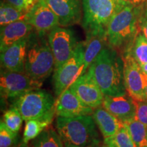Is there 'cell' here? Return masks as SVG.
Wrapping results in <instances>:
<instances>
[{
    "instance_id": "cell-25",
    "label": "cell",
    "mask_w": 147,
    "mask_h": 147,
    "mask_svg": "<svg viewBox=\"0 0 147 147\" xmlns=\"http://www.w3.org/2000/svg\"><path fill=\"white\" fill-rule=\"evenodd\" d=\"M104 142L110 143L116 147H137L125 125L115 136L104 139Z\"/></svg>"
},
{
    "instance_id": "cell-11",
    "label": "cell",
    "mask_w": 147,
    "mask_h": 147,
    "mask_svg": "<svg viewBox=\"0 0 147 147\" xmlns=\"http://www.w3.org/2000/svg\"><path fill=\"white\" fill-rule=\"evenodd\" d=\"M69 88L82 102L93 109L102 105L104 93L88 72L79 77Z\"/></svg>"
},
{
    "instance_id": "cell-3",
    "label": "cell",
    "mask_w": 147,
    "mask_h": 147,
    "mask_svg": "<svg viewBox=\"0 0 147 147\" xmlns=\"http://www.w3.org/2000/svg\"><path fill=\"white\" fill-rule=\"evenodd\" d=\"M45 36L34 32L30 35L25 64V72L41 82L55 69L54 56Z\"/></svg>"
},
{
    "instance_id": "cell-19",
    "label": "cell",
    "mask_w": 147,
    "mask_h": 147,
    "mask_svg": "<svg viewBox=\"0 0 147 147\" xmlns=\"http://www.w3.org/2000/svg\"><path fill=\"white\" fill-rule=\"evenodd\" d=\"M106 42H107L106 36H94L87 38V41L84 43V73L87 72L91 64L105 47Z\"/></svg>"
},
{
    "instance_id": "cell-1",
    "label": "cell",
    "mask_w": 147,
    "mask_h": 147,
    "mask_svg": "<svg viewBox=\"0 0 147 147\" xmlns=\"http://www.w3.org/2000/svg\"><path fill=\"white\" fill-rule=\"evenodd\" d=\"M91 75L104 95H122L127 93L124 80L123 60L117 51L104 47L89 66Z\"/></svg>"
},
{
    "instance_id": "cell-38",
    "label": "cell",
    "mask_w": 147,
    "mask_h": 147,
    "mask_svg": "<svg viewBox=\"0 0 147 147\" xmlns=\"http://www.w3.org/2000/svg\"><path fill=\"white\" fill-rule=\"evenodd\" d=\"M91 147H97V146H91Z\"/></svg>"
},
{
    "instance_id": "cell-28",
    "label": "cell",
    "mask_w": 147,
    "mask_h": 147,
    "mask_svg": "<svg viewBox=\"0 0 147 147\" xmlns=\"http://www.w3.org/2000/svg\"><path fill=\"white\" fill-rule=\"evenodd\" d=\"M136 105L135 118L147 127V101L134 99Z\"/></svg>"
},
{
    "instance_id": "cell-18",
    "label": "cell",
    "mask_w": 147,
    "mask_h": 147,
    "mask_svg": "<svg viewBox=\"0 0 147 147\" xmlns=\"http://www.w3.org/2000/svg\"><path fill=\"white\" fill-rule=\"evenodd\" d=\"M92 117L104 139L115 136L117 131L124 126L123 122L103 107L95 108Z\"/></svg>"
},
{
    "instance_id": "cell-33",
    "label": "cell",
    "mask_w": 147,
    "mask_h": 147,
    "mask_svg": "<svg viewBox=\"0 0 147 147\" xmlns=\"http://www.w3.org/2000/svg\"><path fill=\"white\" fill-rule=\"evenodd\" d=\"M144 0H129V2L131 4H133L135 6H137V5H139Z\"/></svg>"
},
{
    "instance_id": "cell-26",
    "label": "cell",
    "mask_w": 147,
    "mask_h": 147,
    "mask_svg": "<svg viewBox=\"0 0 147 147\" xmlns=\"http://www.w3.org/2000/svg\"><path fill=\"white\" fill-rule=\"evenodd\" d=\"M23 121V119L21 113L14 106H11L3 114V121L4 123L16 133H18L21 129Z\"/></svg>"
},
{
    "instance_id": "cell-14",
    "label": "cell",
    "mask_w": 147,
    "mask_h": 147,
    "mask_svg": "<svg viewBox=\"0 0 147 147\" xmlns=\"http://www.w3.org/2000/svg\"><path fill=\"white\" fill-rule=\"evenodd\" d=\"M93 110L82 102L68 88L59 97L56 106V115L57 117L72 118L93 115Z\"/></svg>"
},
{
    "instance_id": "cell-21",
    "label": "cell",
    "mask_w": 147,
    "mask_h": 147,
    "mask_svg": "<svg viewBox=\"0 0 147 147\" xmlns=\"http://www.w3.org/2000/svg\"><path fill=\"white\" fill-rule=\"evenodd\" d=\"M29 147H63L62 139L54 128L49 126L32 140Z\"/></svg>"
},
{
    "instance_id": "cell-30",
    "label": "cell",
    "mask_w": 147,
    "mask_h": 147,
    "mask_svg": "<svg viewBox=\"0 0 147 147\" xmlns=\"http://www.w3.org/2000/svg\"><path fill=\"white\" fill-rule=\"evenodd\" d=\"M139 26L142 33L147 40V9L139 18Z\"/></svg>"
},
{
    "instance_id": "cell-16",
    "label": "cell",
    "mask_w": 147,
    "mask_h": 147,
    "mask_svg": "<svg viewBox=\"0 0 147 147\" xmlns=\"http://www.w3.org/2000/svg\"><path fill=\"white\" fill-rule=\"evenodd\" d=\"M46 1L57 16L61 26H69L80 21V0H46Z\"/></svg>"
},
{
    "instance_id": "cell-15",
    "label": "cell",
    "mask_w": 147,
    "mask_h": 147,
    "mask_svg": "<svg viewBox=\"0 0 147 147\" xmlns=\"http://www.w3.org/2000/svg\"><path fill=\"white\" fill-rule=\"evenodd\" d=\"M102 106L122 122L136 117L134 99L128 93L122 95H104Z\"/></svg>"
},
{
    "instance_id": "cell-6",
    "label": "cell",
    "mask_w": 147,
    "mask_h": 147,
    "mask_svg": "<svg viewBox=\"0 0 147 147\" xmlns=\"http://www.w3.org/2000/svg\"><path fill=\"white\" fill-rule=\"evenodd\" d=\"M56 102L49 92L44 89L33 90L14 99L12 106L16 108L23 120L53 119L56 114Z\"/></svg>"
},
{
    "instance_id": "cell-31",
    "label": "cell",
    "mask_w": 147,
    "mask_h": 147,
    "mask_svg": "<svg viewBox=\"0 0 147 147\" xmlns=\"http://www.w3.org/2000/svg\"><path fill=\"white\" fill-rule=\"evenodd\" d=\"M142 76L143 83H144V93H145V100L147 101V75L142 71Z\"/></svg>"
},
{
    "instance_id": "cell-5",
    "label": "cell",
    "mask_w": 147,
    "mask_h": 147,
    "mask_svg": "<svg viewBox=\"0 0 147 147\" xmlns=\"http://www.w3.org/2000/svg\"><path fill=\"white\" fill-rule=\"evenodd\" d=\"M82 27L87 38L106 37L108 24L117 10L115 0H82Z\"/></svg>"
},
{
    "instance_id": "cell-10",
    "label": "cell",
    "mask_w": 147,
    "mask_h": 147,
    "mask_svg": "<svg viewBox=\"0 0 147 147\" xmlns=\"http://www.w3.org/2000/svg\"><path fill=\"white\" fill-rule=\"evenodd\" d=\"M38 34L45 35L59 25L57 16L46 0H39L27 12L26 19Z\"/></svg>"
},
{
    "instance_id": "cell-7",
    "label": "cell",
    "mask_w": 147,
    "mask_h": 147,
    "mask_svg": "<svg viewBox=\"0 0 147 147\" xmlns=\"http://www.w3.org/2000/svg\"><path fill=\"white\" fill-rule=\"evenodd\" d=\"M84 74V44L79 42L71 57L54 71L53 82L55 95L59 97Z\"/></svg>"
},
{
    "instance_id": "cell-29",
    "label": "cell",
    "mask_w": 147,
    "mask_h": 147,
    "mask_svg": "<svg viewBox=\"0 0 147 147\" xmlns=\"http://www.w3.org/2000/svg\"><path fill=\"white\" fill-rule=\"evenodd\" d=\"M20 10L28 12L39 0H5Z\"/></svg>"
},
{
    "instance_id": "cell-34",
    "label": "cell",
    "mask_w": 147,
    "mask_h": 147,
    "mask_svg": "<svg viewBox=\"0 0 147 147\" xmlns=\"http://www.w3.org/2000/svg\"><path fill=\"white\" fill-rule=\"evenodd\" d=\"M140 66L141 70L147 75V63L140 64Z\"/></svg>"
},
{
    "instance_id": "cell-12",
    "label": "cell",
    "mask_w": 147,
    "mask_h": 147,
    "mask_svg": "<svg viewBox=\"0 0 147 147\" xmlns=\"http://www.w3.org/2000/svg\"><path fill=\"white\" fill-rule=\"evenodd\" d=\"M124 63V80L127 92L133 99L145 100L142 70L138 63L129 52L125 53L123 58Z\"/></svg>"
},
{
    "instance_id": "cell-32",
    "label": "cell",
    "mask_w": 147,
    "mask_h": 147,
    "mask_svg": "<svg viewBox=\"0 0 147 147\" xmlns=\"http://www.w3.org/2000/svg\"><path fill=\"white\" fill-rule=\"evenodd\" d=\"M116 5H117V8H120V7L123 6V5L130 3L129 0H115Z\"/></svg>"
},
{
    "instance_id": "cell-23",
    "label": "cell",
    "mask_w": 147,
    "mask_h": 147,
    "mask_svg": "<svg viewBox=\"0 0 147 147\" xmlns=\"http://www.w3.org/2000/svg\"><path fill=\"white\" fill-rule=\"evenodd\" d=\"M137 147H147V127L136 118L124 122Z\"/></svg>"
},
{
    "instance_id": "cell-37",
    "label": "cell",
    "mask_w": 147,
    "mask_h": 147,
    "mask_svg": "<svg viewBox=\"0 0 147 147\" xmlns=\"http://www.w3.org/2000/svg\"><path fill=\"white\" fill-rule=\"evenodd\" d=\"M102 147H116V146H114L113 144H110V143H105V142H104V146H103Z\"/></svg>"
},
{
    "instance_id": "cell-24",
    "label": "cell",
    "mask_w": 147,
    "mask_h": 147,
    "mask_svg": "<svg viewBox=\"0 0 147 147\" xmlns=\"http://www.w3.org/2000/svg\"><path fill=\"white\" fill-rule=\"evenodd\" d=\"M126 52L129 53L139 65L147 63V40L142 32L137 34L131 46Z\"/></svg>"
},
{
    "instance_id": "cell-4",
    "label": "cell",
    "mask_w": 147,
    "mask_h": 147,
    "mask_svg": "<svg viewBox=\"0 0 147 147\" xmlns=\"http://www.w3.org/2000/svg\"><path fill=\"white\" fill-rule=\"evenodd\" d=\"M94 119L91 115L67 118L57 117L56 129L64 142L80 146H97L100 142Z\"/></svg>"
},
{
    "instance_id": "cell-35",
    "label": "cell",
    "mask_w": 147,
    "mask_h": 147,
    "mask_svg": "<svg viewBox=\"0 0 147 147\" xmlns=\"http://www.w3.org/2000/svg\"><path fill=\"white\" fill-rule=\"evenodd\" d=\"M65 143V147H91V146H77V145L71 144V143L69 142H64Z\"/></svg>"
},
{
    "instance_id": "cell-9",
    "label": "cell",
    "mask_w": 147,
    "mask_h": 147,
    "mask_svg": "<svg viewBox=\"0 0 147 147\" xmlns=\"http://www.w3.org/2000/svg\"><path fill=\"white\" fill-rule=\"evenodd\" d=\"M48 41L55 59V70L70 59L78 42L71 29L57 27L48 34Z\"/></svg>"
},
{
    "instance_id": "cell-17",
    "label": "cell",
    "mask_w": 147,
    "mask_h": 147,
    "mask_svg": "<svg viewBox=\"0 0 147 147\" xmlns=\"http://www.w3.org/2000/svg\"><path fill=\"white\" fill-rule=\"evenodd\" d=\"M34 27L25 21H16L1 27L0 51L2 52L7 48L23 38L30 36Z\"/></svg>"
},
{
    "instance_id": "cell-20",
    "label": "cell",
    "mask_w": 147,
    "mask_h": 147,
    "mask_svg": "<svg viewBox=\"0 0 147 147\" xmlns=\"http://www.w3.org/2000/svg\"><path fill=\"white\" fill-rule=\"evenodd\" d=\"M53 119H35L25 121L23 141L28 144L29 141L38 137L46 128L50 125Z\"/></svg>"
},
{
    "instance_id": "cell-27",
    "label": "cell",
    "mask_w": 147,
    "mask_h": 147,
    "mask_svg": "<svg viewBox=\"0 0 147 147\" xmlns=\"http://www.w3.org/2000/svg\"><path fill=\"white\" fill-rule=\"evenodd\" d=\"M18 133L8 128L1 120L0 123V147H14L17 145Z\"/></svg>"
},
{
    "instance_id": "cell-36",
    "label": "cell",
    "mask_w": 147,
    "mask_h": 147,
    "mask_svg": "<svg viewBox=\"0 0 147 147\" xmlns=\"http://www.w3.org/2000/svg\"><path fill=\"white\" fill-rule=\"evenodd\" d=\"M14 147H29L28 145H27V144H26V143L23 142V141L21 143H18V144L16 145V146H14Z\"/></svg>"
},
{
    "instance_id": "cell-13",
    "label": "cell",
    "mask_w": 147,
    "mask_h": 147,
    "mask_svg": "<svg viewBox=\"0 0 147 147\" xmlns=\"http://www.w3.org/2000/svg\"><path fill=\"white\" fill-rule=\"evenodd\" d=\"M29 36L15 42L1 52V65L4 70L25 72Z\"/></svg>"
},
{
    "instance_id": "cell-8",
    "label": "cell",
    "mask_w": 147,
    "mask_h": 147,
    "mask_svg": "<svg viewBox=\"0 0 147 147\" xmlns=\"http://www.w3.org/2000/svg\"><path fill=\"white\" fill-rule=\"evenodd\" d=\"M42 82L31 78L25 72L1 70L0 76L1 96L4 99H14L27 92L40 89Z\"/></svg>"
},
{
    "instance_id": "cell-22",
    "label": "cell",
    "mask_w": 147,
    "mask_h": 147,
    "mask_svg": "<svg viewBox=\"0 0 147 147\" xmlns=\"http://www.w3.org/2000/svg\"><path fill=\"white\" fill-rule=\"evenodd\" d=\"M27 12L20 10L8 1H1L0 6V24L1 26L16 21H25Z\"/></svg>"
},
{
    "instance_id": "cell-2",
    "label": "cell",
    "mask_w": 147,
    "mask_h": 147,
    "mask_svg": "<svg viewBox=\"0 0 147 147\" xmlns=\"http://www.w3.org/2000/svg\"><path fill=\"white\" fill-rule=\"evenodd\" d=\"M139 11L137 6L129 3L117 8L108 24L106 40L108 47L125 52L138 34Z\"/></svg>"
}]
</instances>
